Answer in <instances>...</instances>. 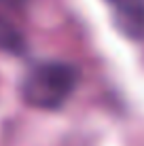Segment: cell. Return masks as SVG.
<instances>
[{
    "mask_svg": "<svg viewBox=\"0 0 144 146\" xmlns=\"http://www.w3.org/2000/svg\"><path fill=\"white\" fill-rule=\"evenodd\" d=\"M78 78V70L68 62H36L21 80V98L32 108L57 110L74 93Z\"/></svg>",
    "mask_w": 144,
    "mask_h": 146,
    "instance_id": "obj_1",
    "label": "cell"
},
{
    "mask_svg": "<svg viewBox=\"0 0 144 146\" xmlns=\"http://www.w3.org/2000/svg\"><path fill=\"white\" fill-rule=\"evenodd\" d=\"M115 15V23L125 36L144 38V0H106Z\"/></svg>",
    "mask_w": 144,
    "mask_h": 146,
    "instance_id": "obj_2",
    "label": "cell"
},
{
    "mask_svg": "<svg viewBox=\"0 0 144 146\" xmlns=\"http://www.w3.org/2000/svg\"><path fill=\"white\" fill-rule=\"evenodd\" d=\"M0 51H7L11 55H23L28 51L26 36L4 15H0Z\"/></svg>",
    "mask_w": 144,
    "mask_h": 146,
    "instance_id": "obj_3",
    "label": "cell"
},
{
    "mask_svg": "<svg viewBox=\"0 0 144 146\" xmlns=\"http://www.w3.org/2000/svg\"><path fill=\"white\" fill-rule=\"evenodd\" d=\"M28 0H0V9H19Z\"/></svg>",
    "mask_w": 144,
    "mask_h": 146,
    "instance_id": "obj_4",
    "label": "cell"
}]
</instances>
